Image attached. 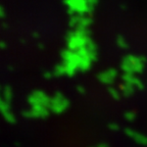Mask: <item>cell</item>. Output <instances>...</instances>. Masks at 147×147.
I'll use <instances>...</instances> for the list:
<instances>
[{
  "instance_id": "cell-1",
  "label": "cell",
  "mask_w": 147,
  "mask_h": 147,
  "mask_svg": "<svg viewBox=\"0 0 147 147\" xmlns=\"http://www.w3.org/2000/svg\"><path fill=\"white\" fill-rule=\"evenodd\" d=\"M31 106H45L48 104V97L41 91H35L29 97Z\"/></svg>"
},
{
  "instance_id": "cell-2",
  "label": "cell",
  "mask_w": 147,
  "mask_h": 147,
  "mask_svg": "<svg viewBox=\"0 0 147 147\" xmlns=\"http://www.w3.org/2000/svg\"><path fill=\"white\" fill-rule=\"evenodd\" d=\"M47 115V109L45 106H32L30 110L25 111L24 115L28 117H43Z\"/></svg>"
},
{
  "instance_id": "cell-3",
  "label": "cell",
  "mask_w": 147,
  "mask_h": 147,
  "mask_svg": "<svg viewBox=\"0 0 147 147\" xmlns=\"http://www.w3.org/2000/svg\"><path fill=\"white\" fill-rule=\"evenodd\" d=\"M9 110H10V108H9V103L6 102L3 98L0 97V113L3 115V113H7Z\"/></svg>"
},
{
  "instance_id": "cell-4",
  "label": "cell",
  "mask_w": 147,
  "mask_h": 147,
  "mask_svg": "<svg viewBox=\"0 0 147 147\" xmlns=\"http://www.w3.org/2000/svg\"><path fill=\"white\" fill-rule=\"evenodd\" d=\"M3 99L6 102H10L12 99V90L10 88H5V90L3 91Z\"/></svg>"
},
{
  "instance_id": "cell-5",
  "label": "cell",
  "mask_w": 147,
  "mask_h": 147,
  "mask_svg": "<svg viewBox=\"0 0 147 147\" xmlns=\"http://www.w3.org/2000/svg\"><path fill=\"white\" fill-rule=\"evenodd\" d=\"M4 16H5V10H4V8H3L2 6H0V18H4Z\"/></svg>"
},
{
  "instance_id": "cell-6",
  "label": "cell",
  "mask_w": 147,
  "mask_h": 147,
  "mask_svg": "<svg viewBox=\"0 0 147 147\" xmlns=\"http://www.w3.org/2000/svg\"><path fill=\"white\" fill-rule=\"evenodd\" d=\"M0 48L1 49H5L6 48V43L3 41H0Z\"/></svg>"
}]
</instances>
